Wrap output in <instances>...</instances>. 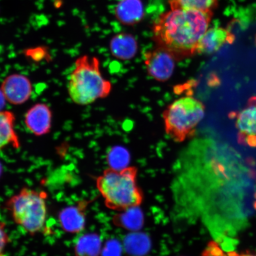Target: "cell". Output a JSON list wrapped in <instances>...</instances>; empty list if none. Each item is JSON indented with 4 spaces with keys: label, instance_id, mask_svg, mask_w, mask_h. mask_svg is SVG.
<instances>
[{
    "label": "cell",
    "instance_id": "6da1fadb",
    "mask_svg": "<svg viewBox=\"0 0 256 256\" xmlns=\"http://www.w3.org/2000/svg\"><path fill=\"white\" fill-rule=\"evenodd\" d=\"M213 14L181 9L162 14L152 26L156 46L168 51L177 60L196 55L198 44L210 28Z\"/></svg>",
    "mask_w": 256,
    "mask_h": 256
},
{
    "label": "cell",
    "instance_id": "7a4b0ae2",
    "mask_svg": "<svg viewBox=\"0 0 256 256\" xmlns=\"http://www.w3.org/2000/svg\"><path fill=\"white\" fill-rule=\"evenodd\" d=\"M137 174L138 169L133 166L105 170L96 180L105 206L118 212L139 207L143 202L144 194L138 185Z\"/></svg>",
    "mask_w": 256,
    "mask_h": 256
},
{
    "label": "cell",
    "instance_id": "3957f363",
    "mask_svg": "<svg viewBox=\"0 0 256 256\" xmlns=\"http://www.w3.org/2000/svg\"><path fill=\"white\" fill-rule=\"evenodd\" d=\"M67 88L70 98L75 104L88 105L108 97L112 85L102 75L98 59L85 56L76 60L68 76Z\"/></svg>",
    "mask_w": 256,
    "mask_h": 256
},
{
    "label": "cell",
    "instance_id": "277c9868",
    "mask_svg": "<svg viewBox=\"0 0 256 256\" xmlns=\"http://www.w3.org/2000/svg\"><path fill=\"white\" fill-rule=\"evenodd\" d=\"M206 106L197 98L186 96L172 102L162 113L166 134L176 142H183L194 136L203 120Z\"/></svg>",
    "mask_w": 256,
    "mask_h": 256
},
{
    "label": "cell",
    "instance_id": "5b68a950",
    "mask_svg": "<svg viewBox=\"0 0 256 256\" xmlns=\"http://www.w3.org/2000/svg\"><path fill=\"white\" fill-rule=\"evenodd\" d=\"M46 195L44 192L24 188L6 203L14 222L31 235L40 231L46 222Z\"/></svg>",
    "mask_w": 256,
    "mask_h": 256
},
{
    "label": "cell",
    "instance_id": "8992f818",
    "mask_svg": "<svg viewBox=\"0 0 256 256\" xmlns=\"http://www.w3.org/2000/svg\"><path fill=\"white\" fill-rule=\"evenodd\" d=\"M176 60L172 54L158 46L144 54L147 72L160 82H167L171 78L174 71Z\"/></svg>",
    "mask_w": 256,
    "mask_h": 256
},
{
    "label": "cell",
    "instance_id": "52a82bcc",
    "mask_svg": "<svg viewBox=\"0 0 256 256\" xmlns=\"http://www.w3.org/2000/svg\"><path fill=\"white\" fill-rule=\"evenodd\" d=\"M232 119L238 130V142L256 146V96L251 98L242 110L232 112Z\"/></svg>",
    "mask_w": 256,
    "mask_h": 256
},
{
    "label": "cell",
    "instance_id": "ba28073f",
    "mask_svg": "<svg viewBox=\"0 0 256 256\" xmlns=\"http://www.w3.org/2000/svg\"><path fill=\"white\" fill-rule=\"evenodd\" d=\"M235 40V35L228 28H209L198 44L196 54L210 55L225 44H232Z\"/></svg>",
    "mask_w": 256,
    "mask_h": 256
},
{
    "label": "cell",
    "instance_id": "9c48e42d",
    "mask_svg": "<svg viewBox=\"0 0 256 256\" xmlns=\"http://www.w3.org/2000/svg\"><path fill=\"white\" fill-rule=\"evenodd\" d=\"M2 91L6 100L12 104H22L32 94V85L26 76L14 74L8 76L2 83Z\"/></svg>",
    "mask_w": 256,
    "mask_h": 256
},
{
    "label": "cell",
    "instance_id": "30bf717a",
    "mask_svg": "<svg viewBox=\"0 0 256 256\" xmlns=\"http://www.w3.org/2000/svg\"><path fill=\"white\" fill-rule=\"evenodd\" d=\"M24 122L28 130L37 136L50 132L52 124V112L46 104H38L26 114Z\"/></svg>",
    "mask_w": 256,
    "mask_h": 256
},
{
    "label": "cell",
    "instance_id": "8fae6325",
    "mask_svg": "<svg viewBox=\"0 0 256 256\" xmlns=\"http://www.w3.org/2000/svg\"><path fill=\"white\" fill-rule=\"evenodd\" d=\"M115 16L123 24H138L144 16L142 0H120L115 8Z\"/></svg>",
    "mask_w": 256,
    "mask_h": 256
},
{
    "label": "cell",
    "instance_id": "7c38bea8",
    "mask_svg": "<svg viewBox=\"0 0 256 256\" xmlns=\"http://www.w3.org/2000/svg\"><path fill=\"white\" fill-rule=\"evenodd\" d=\"M87 204L86 202H81L78 206L67 208L62 211L60 214V220L66 232L76 233L84 229L85 208Z\"/></svg>",
    "mask_w": 256,
    "mask_h": 256
},
{
    "label": "cell",
    "instance_id": "4fadbf2b",
    "mask_svg": "<svg viewBox=\"0 0 256 256\" xmlns=\"http://www.w3.org/2000/svg\"><path fill=\"white\" fill-rule=\"evenodd\" d=\"M138 42L132 34L120 33L115 35L110 42L112 55L122 60L132 59L138 51Z\"/></svg>",
    "mask_w": 256,
    "mask_h": 256
},
{
    "label": "cell",
    "instance_id": "5bb4252c",
    "mask_svg": "<svg viewBox=\"0 0 256 256\" xmlns=\"http://www.w3.org/2000/svg\"><path fill=\"white\" fill-rule=\"evenodd\" d=\"M15 116L9 111L0 112V150L9 145L15 148L20 146L14 130Z\"/></svg>",
    "mask_w": 256,
    "mask_h": 256
},
{
    "label": "cell",
    "instance_id": "9a60e30c",
    "mask_svg": "<svg viewBox=\"0 0 256 256\" xmlns=\"http://www.w3.org/2000/svg\"><path fill=\"white\" fill-rule=\"evenodd\" d=\"M168 4L170 9L214 12L218 6V0H168Z\"/></svg>",
    "mask_w": 256,
    "mask_h": 256
},
{
    "label": "cell",
    "instance_id": "2e32d148",
    "mask_svg": "<svg viewBox=\"0 0 256 256\" xmlns=\"http://www.w3.org/2000/svg\"><path fill=\"white\" fill-rule=\"evenodd\" d=\"M100 240L94 234L82 236L76 246V256H98L100 254Z\"/></svg>",
    "mask_w": 256,
    "mask_h": 256
},
{
    "label": "cell",
    "instance_id": "e0dca14e",
    "mask_svg": "<svg viewBox=\"0 0 256 256\" xmlns=\"http://www.w3.org/2000/svg\"><path fill=\"white\" fill-rule=\"evenodd\" d=\"M137 208H131V209L123 211V214H120L116 218L115 223L118 225L127 229H137L142 225V216Z\"/></svg>",
    "mask_w": 256,
    "mask_h": 256
},
{
    "label": "cell",
    "instance_id": "ac0fdd59",
    "mask_svg": "<svg viewBox=\"0 0 256 256\" xmlns=\"http://www.w3.org/2000/svg\"><path fill=\"white\" fill-rule=\"evenodd\" d=\"M129 154L126 150L122 147H114L112 148L108 156V164L111 168L120 169L119 166L126 168Z\"/></svg>",
    "mask_w": 256,
    "mask_h": 256
},
{
    "label": "cell",
    "instance_id": "d6986e66",
    "mask_svg": "<svg viewBox=\"0 0 256 256\" xmlns=\"http://www.w3.org/2000/svg\"><path fill=\"white\" fill-rule=\"evenodd\" d=\"M5 224L0 222V255L2 254L3 250L9 242V238L6 232Z\"/></svg>",
    "mask_w": 256,
    "mask_h": 256
},
{
    "label": "cell",
    "instance_id": "ffe728a7",
    "mask_svg": "<svg viewBox=\"0 0 256 256\" xmlns=\"http://www.w3.org/2000/svg\"><path fill=\"white\" fill-rule=\"evenodd\" d=\"M6 99L3 94L2 90H0V112L4 108L6 104Z\"/></svg>",
    "mask_w": 256,
    "mask_h": 256
},
{
    "label": "cell",
    "instance_id": "44dd1931",
    "mask_svg": "<svg viewBox=\"0 0 256 256\" xmlns=\"http://www.w3.org/2000/svg\"><path fill=\"white\" fill-rule=\"evenodd\" d=\"M238 256H256V254H250V252H246V254H242Z\"/></svg>",
    "mask_w": 256,
    "mask_h": 256
},
{
    "label": "cell",
    "instance_id": "7402d4cb",
    "mask_svg": "<svg viewBox=\"0 0 256 256\" xmlns=\"http://www.w3.org/2000/svg\"><path fill=\"white\" fill-rule=\"evenodd\" d=\"M2 163L0 162V176H1V175L2 174Z\"/></svg>",
    "mask_w": 256,
    "mask_h": 256
},
{
    "label": "cell",
    "instance_id": "603a6c76",
    "mask_svg": "<svg viewBox=\"0 0 256 256\" xmlns=\"http://www.w3.org/2000/svg\"><path fill=\"white\" fill-rule=\"evenodd\" d=\"M0 256H2V255H0Z\"/></svg>",
    "mask_w": 256,
    "mask_h": 256
}]
</instances>
